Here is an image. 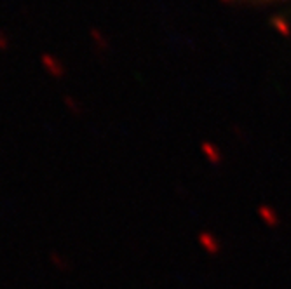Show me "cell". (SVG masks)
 <instances>
[{"label": "cell", "instance_id": "obj_3", "mask_svg": "<svg viewBox=\"0 0 291 289\" xmlns=\"http://www.w3.org/2000/svg\"><path fill=\"white\" fill-rule=\"evenodd\" d=\"M91 40L94 42V46H96V49L100 51H105L110 47V42H108L107 35H103V32H100L98 28H91Z\"/></svg>", "mask_w": 291, "mask_h": 289}, {"label": "cell", "instance_id": "obj_5", "mask_svg": "<svg viewBox=\"0 0 291 289\" xmlns=\"http://www.w3.org/2000/svg\"><path fill=\"white\" fill-rule=\"evenodd\" d=\"M9 46H11L9 37H7L2 30H0V51H7V49H9Z\"/></svg>", "mask_w": 291, "mask_h": 289}, {"label": "cell", "instance_id": "obj_4", "mask_svg": "<svg viewBox=\"0 0 291 289\" xmlns=\"http://www.w3.org/2000/svg\"><path fill=\"white\" fill-rule=\"evenodd\" d=\"M63 103H65V107H67L68 112H70L74 117H79V115H82V113H84L82 105L79 103V101L75 100L74 96H70V94H67V96H63Z\"/></svg>", "mask_w": 291, "mask_h": 289}, {"label": "cell", "instance_id": "obj_1", "mask_svg": "<svg viewBox=\"0 0 291 289\" xmlns=\"http://www.w3.org/2000/svg\"><path fill=\"white\" fill-rule=\"evenodd\" d=\"M41 63H42L44 70L49 73L53 79L61 80L65 75H67V67H65V63L60 60V58L54 56V54L44 53L41 56Z\"/></svg>", "mask_w": 291, "mask_h": 289}, {"label": "cell", "instance_id": "obj_2", "mask_svg": "<svg viewBox=\"0 0 291 289\" xmlns=\"http://www.w3.org/2000/svg\"><path fill=\"white\" fill-rule=\"evenodd\" d=\"M49 263L58 270V272H70L72 270V265H70V261H68V258L65 254H61L60 251H51Z\"/></svg>", "mask_w": 291, "mask_h": 289}]
</instances>
